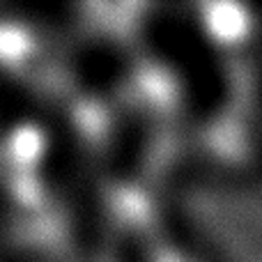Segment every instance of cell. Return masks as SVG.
I'll return each instance as SVG.
<instances>
[{
	"instance_id": "3957f363",
	"label": "cell",
	"mask_w": 262,
	"mask_h": 262,
	"mask_svg": "<svg viewBox=\"0 0 262 262\" xmlns=\"http://www.w3.org/2000/svg\"><path fill=\"white\" fill-rule=\"evenodd\" d=\"M72 74L85 92L106 95L127 78L129 60L120 46L108 39H97L74 53Z\"/></svg>"
},
{
	"instance_id": "6da1fadb",
	"label": "cell",
	"mask_w": 262,
	"mask_h": 262,
	"mask_svg": "<svg viewBox=\"0 0 262 262\" xmlns=\"http://www.w3.org/2000/svg\"><path fill=\"white\" fill-rule=\"evenodd\" d=\"M143 44L170 74L184 113L200 124L216 122L232 101V78L216 39L184 7H152L140 21Z\"/></svg>"
},
{
	"instance_id": "277c9868",
	"label": "cell",
	"mask_w": 262,
	"mask_h": 262,
	"mask_svg": "<svg viewBox=\"0 0 262 262\" xmlns=\"http://www.w3.org/2000/svg\"><path fill=\"white\" fill-rule=\"evenodd\" d=\"M32 99L23 85L0 67V134L7 136L32 118Z\"/></svg>"
},
{
	"instance_id": "7a4b0ae2",
	"label": "cell",
	"mask_w": 262,
	"mask_h": 262,
	"mask_svg": "<svg viewBox=\"0 0 262 262\" xmlns=\"http://www.w3.org/2000/svg\"><path fill=\"white\" fill-rule=\"evenodd\" d=\"M41 177L62 212L72 242L81 249H97L106 228L104 200L76 129L67 120H55L49 127L41 149Z\"/></svg>"
},
{
	"instance_id": "5b68a950",
	"label": "cell",
	"mask_w": 262,
	"mask_h": 262,
	"mask_svg": "<svg viewBox=\"0 0 262 262\" xmlns=\"http://www.w3.org/2000/svg\"><path fill=\"white\" fill-rule=\"evenodd\" d=\"M251 83H253L255 99L262 106V44L255 49L253 53V64H251Z\"/></svg>"
}]
</instances>
